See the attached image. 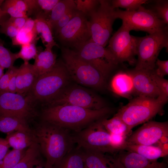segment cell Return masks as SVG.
Returning <instances> with one entry per match:
<instances>
[{"instance_id":"obj_1","label":"cell","mask_w":168,"mask_h":168,"mask_svg":"<svg viewBox=\"0 0 168 168\" xmlns=\"http://www.w3.org/2000/svg\"><path fill=\"white\" fill-rule=\"evenodd\" d=\"M114 112L113 109L108 106L91 110L72 105H58L44 109L42 118L44 121L74 133L96 121L108 119Z\"/></svg>"},{"instance_id":"obj_2","label":"cell","mask_w":168,"mask_h":168,"mask_svg":"<svg viewBox=\"0 0 168 168\" xmlns=\"http://www.w3.org/2000/svg\"><path fill=\"white\" fill-rule=\"evenodd\" d=\"M44 122L32 130L41 153L45 168H53L74 147L72 133L62 127Z\"/></svg>"},{"instance_id":"obj_3","label":"cell","mask_w":168,"mask_h":168,"mask_svg":"<svg viewBox=\"0 0 168 168\" xmlns=\"http://www.w3.org/2000/svg\"><path fill=\"white\" fill-rule=\"evenodd\" d=\"M61 52L63 62L70 78L81 85L96 90L104 88L106 78L74 50L63 47Z\"/></svg>"},{"instance_id":"obj_4","label":"cell","mask_w":168,"mask_h":168,"mask_svg":"<svg viewBox=\"0 0 168 168\" xmlns=\"http://www.w3.org/2000/svg\"><path fill=\"white\" fill-rule=\"evenodd\" d=\"M165 104L157 98L138 96L120 108L114 115L126 123L130 133L134 127L151 120L161 113Z\"/></svg>"},{"instance_id":"obj_5","label":"cell","mask_w":168,"mask_h":168,"mask_svg":"<svg viewBox=\"0 0 168 168\" xmlns=\"http://www.w3.org/2000/svg\"><path fill=\"white\" fill-rule=\"evenodd\" d=\"M70 78L63 62H56L50 71L37 77L31 89L32 95L47 103L68 84Z\"/></svg>"},{"instance_id":"obj_6","label":"cell","mask_w":168,"mask_h":168,"mask_svg":"<svg viewBox=\"0 0 168 168\" xmlns=\"http://www.w3.org/2000/svg\"><path fill=\"white\" fill-rule=\"evenodd\" d=\"M168 26L164 29L145 36L138 37L137 55L134 69L151 71L156 67L155 63L161 50L168 49Z\"/></svg>"},{"instance_id":"obj_7","label":"cell","mask_w":168,"mask_h":168,"mask_svg":"<svg viewBox=\"0 0 168 168\" xmlns=\"http://www.w3.org/2000/svg\"><path fill=\"white\" fill-rule=\"evenodd\" d=\"M47 103L49 106L69 105L91 110L107 107L104 100L97 94L77 85L68 84Z\"/></svg>"},{"instance_id":"obj_8","label":"cell","mask_w":168,"mask_h":168,"mask_svg":"<svg viewBox=\"0 0 168 168\" xmlns=\"http://www.w3.org/2000/svg\"><path fill=\"white\" fill-rule=\"evenodd\" d=\"M102 120L94 122L79 132L72 133L73 141L77 147L111 155L119 151L112 146L110 134L103 126Z\"/></svg>"},{"instance_id":"obj_9","label":"cell","mask_w":168,"mask_h":168,"mask_svg":"<svg viewBox=\"0 0 168 168\" xmlns=\"http://www.w3.org/2000/svg\"><path fill=\"white\" fill-rule=\"evenodd\" d=\"M97 8L89 16L91 39L105 47L108 44L113 31V25L116 19L114 9L110 0H99Z\"/></svg>"},{"instance_id":"obj_10","label":"cell","mask_w":168,"mask_h":168,"mask_svg":"<svg viewBox=\"0 0 168 168\" xmlns=\"http://www.w3.org/2000/svg\"><path fill=\"white\" fill-rule=\"evenodd\" d=\"M114 15L116 19H121L122 24L130 31H142L149 34L162 30L168 26L152 12L142 5L137 10L132 12L115 9Z\"/></svg>"},{"instance_id":"obj_11","label":"cell","mask_w":168,"mask_h":168,"mask_svg":"<svg viewBox=\"0 0 168 168\" xmlns=\"http://www.w3.org/2000/svg\"><path fill=\"white\" fill-rule=\"evenodd\" d=\"M74 50L106 78L119 64L106 48L96 43L91 38Z\"/></svg>"},{"instance_id":"obj_12","label":"cell","mask_w":168,"mask_h":168,"mask_svg":"<svg viewBox=\"0 0 168 168\" xmlns=\"http://www.w3.org/2000/svg\"><path fill=\"white\" fill-rule=\"evenodd\" d=\"M56 35L63 45L76 50L91 38L90 21L86 16L78 10Z\"/></svg>"},{"instance_id":"obj_13","label":"cell","mask_w":168,"mask_h":168,"mask_svg":"<svg viewBox=\"0 0 168 168\" xmlns=\"http://www.w3.org/2000/svg\"><path fill=\"white\" fill-rule=\"evenodd\" d=\"M130 31L122 24L110 38L106 49L119 64L127 62L133 65L137 62L138 37L130 35Z\"/></svg>"},{"instance_id":"obj_14","label":"cell","mask_w":168,"mask_h":168,"mask_svg":"<svg viewBox=\"0 0 168 168\" xmlns=\"http://www.w3.org/2000/svg\"><path fill=\"white\" fill-rule=\"evenodd\" d=\"M164 137H168V121L150 120L129 135L127 144L152 145Z\"/></svg>"},{"instance_id":"obj_15","label":"cell","mask_w":168,"mask_h":168,"mask_svg":"<svg viewBox=\"0 0 168 168\" xmlns=\"http://www.w3.org/2000/svg\"><path fill=\"white\" fill-rule=\"evenodd\" d=\"M30 99L17 93L0 91V116H12L26 120L33 112Z\"/></svg>"},{"instance_id":"obj_16","label":"cell","mask_w":168,"mask_h":168,"mask_svg":"<svg viewBox=\"0 0 168 168\" xmlns=\"http://www.w3.org/2000/svg\"><path fill=\"white\" fill-rule=\"evenodd\" d=\"M152 71L134 69L129 72L132 77L134 92L138 96L153 98L158 97L159 92L152 76Z\"/></svg>"},{"instance_id":"obj_17","label":"cell","mask_w":168,"mask_h":168,"mask_svg":"<svg viewBox=\"0 0 168 168\" xmlns=\"http://www.w3.org/2000/svg\"><path fill=\"white\" fill-rule=\"evenodd\" d=\"M113 155L123 168H168L165 161L149 160L137 153L124 150Z\"/></svg>"},{"instance_id":"obj_18","label":"cell","mask_w":168,"mask_h":168,"mask_svg":"<svg viewBox=\"0 0 168 168\" xmlns=\"http://www.w3.org/2000/svg\"><path fill=\"white\" fill-rule=\"evenodd\" d=\"M81 148L85 165L87 168H122L113 155Z\"/></svg>"},{"instance_id":"obj_19","label":"cell","mask_w":168,"mask_h":168,"mask_svg":"<svg viewBox=\"0 0 168 168\" xmlns=\"http://www.w3.org/2000/svg\"><path fill=\"white\" fill-rule=\"evenodd\" d=\"M110 87L114 93L127 98L134 93L132 77L129 72L116 74L111 80Z\"/></svg>"},{"instance_id":"obj_20","label":"cell","mask_w":168,"mask_h":168,"mask_svg":"<svg viewBox=\"0 0 168 168\" xmlns=\"http://www.w3.org/2000/svg\"><path fill=\"white\" fill-rule=\"evenodd\" d=\"M37 77L33 65L28 62H24L18 69L16 77V93L24 95L31 89Z\"/></svg>"},{"instance_id":"obj_21","label":"cell","mask_w":168,"mask_h":168,"mask_svg":"<svg viewBox=\"0 0 168 168\" xmlns=\"http://www.w3.org/2000/svg\"><path fill=\"white\" fill-rule=\"evenodd\" d=\"M48 15L43 12H40L35 19V32L40 35L42 42L45 49H52L54 46L58 45L54 41L52 30L48 22Z\"/></svg>"},{"instance_id":"obj_22","label":"cell","mask_w":168,"mask_h":168,"mask_svg":"<svg viewBox=\"0 0 168 168\" xmlns=\"http://www.w3.org/2000/svg\"><path fill=\"white\" fill-rule=\"evenodd\" d=\"M5 139L10 147L18 150L27 148L37 142L32 130L30 132L17 131L7 133Z\"/></svg>"},{"instance_id":"obj_23","label":"cell","mask_w":168,"mask_h":168,"mask_svg":"<svg viewBox=\"0 0 168 168\" xmlns=\"http://www.w3.org/2000/svg\"><path fill=\"white\" fill-rule=\"evenodd\" d=\"M124 150L135 152L152 161H157L158 159L168 155V151L159 145L128 144Z\"/></svg>"},{"instance_id":"obj_24","label":"cell","mask_w":168,"mask_h":168,"mask_svg":"<svg viewBox=\"0 0 168 168\" xmlns=\"http://www.w3.org/2000/svg\"><path fill=\"white\" fill-rule=\"evenodd\" d=\"M35 59L33 66L37 77L50 71L57 62L56 55L52 49H45L38 54Z\"/></svg>"},{"instance_id":"obj_25","label":"cell","mask_w":168,"mask_h":168,"mask_svg":"<svg viewBox=\"0 0 168 168\" xmlns=\"http://www.w3.org/2000/svg\"><path fill=\"white\" fill-rule=\"evenodd\" d=\"M39 146L36 142L26 149L25 154L20 161L13 168H33L38 166H45L41 157Z\"/></svg>"},{"instance_id":"obj_26","label":"cell","mask_w":168,"mask_h":168,"mask_svg":"<svg viewBox=\"0 0 168 168\" xmlns=\"http://www.w3.org/2000/svg\"><path fill=\"white\" fill-rule=\"evenodd\" d=\"M85 164L82 149L74 147L53 168H84Z\"/></svg>"},{"instance_id":"obj_27","label":"cell","mask_w":168,"mask_h":168,"mask_svg":"<svg viewBox=\"0 0 168 168\" xmlns=\"http://www.w3.org/2000/svg\"><path fill=\"white\" fill-rule=\"evenodd\" d=\"M17 131H31L25 120L12 116H0V132L7 134Z\"/></svg>"},{"instance_id":"obj_28","label":"cell","mask_w":168,"mask_h":168,"mask_svg":"<svg viewBox=\"0 0 168 168\" xmlns=\"http://www.w3.org/2000/svg\"><path fill=\"white\" fill-rule=\"evenodd\" d=\"M101 123L104 128L110 134H119L128 136L130 134L127 125L115 115L110 119H103Z\"/></svg>"},{"instance_id":"obj_29","label":"cell","mask_w":168,"mask_h":168,"mask_svg":"<svg viewBox=\"0 0 168 168\" xmlns=\"http://www.w3.org/2000/svg\"><path fill=\"white\" fill-rule=\"evenodd\" d=\"M76 5L74 0H59L53 8L48 19L52 30L55 25L69 9Z\"/></svg>"},{"instance_id":"obj_30","label":"cell","mask_w":168,"mask_h":168,"mask_svg":"<svg viewBox=\"0 0 168 168\" xmlns=\"http://www.w3.org/2000/svg\"><path fill=\"white\" fill-rule=\"evenodd\" d=\"M150 7L147 8L152 12L160 19L168 25V0H149Z\"/></svg>"},{"instance_id":"obj_31","label":"cell","mask_w":168,"mask_h":168,"mask_svg":"<svg viewBox=\"0 0 168 168\" xmlns=\"http://www.w3.org/2000/svg\"><path fill=\"white\" fill-rule=\"evenodd\" d=\"M26 149H13L8 152L0 162V168H13L23 157Z\"/></svg>"},{"instance_id":"obj_32","label":"cell","mask_w":168,"mask_h":168,"mask_svg":"<svg viewBox=\"0 0 168 168\" xmlns=\"http://www.w3.org/2000/svg\"><path fill=\"white\" fill-rule=\"evenodd\" d=\"M154 69L151 71V74L159 92V95L157 98L165 104L168 100V81L157 75Z\"/></svg>"},{"instance_id":"obj_33","label":"cell","mask_w":168,"mask_h":168,"mask_svg":"<svg viewBox=\"0 0 168 168\" xmlns=\"http://www.w3.org/2000/svg\"><path fill=\"white\" fill-rule=\"evenodd\" d=\"M112 7L114 9L124 8L126 11L132 12L137 10L144 4L147 3V0H110Z\"/></svg>"},{"instance_id":"obj_34","label":"cell","mask_w":168,"mask_h":168,"mask_svg":"<svg viewBox=\"0 0 168 168\" xmlns=\"http://www.w3.org/2000/svg\"><path fill=\"white\" fill-rule=\"evenodd\" d=\"M36 35L35 32L21 28L17 35L12 39V44L14 45L21 46L30 44L36 40Z\"/></svg>"},{"instance_id":"obj_35","label":"cell","mask_w":168,"mask_h":168,"mask_svg":"<svg viewBox=\"0 0 168 168\" xmlns=\"http://www.w3.org/2000/svg\"><path fill=\"white\" fill-rule=\"evenodd\" d=\"M16 59V54L11 52L0 42V66L4 69L9 68L13 66Z\"/></svg>"},{"instance_id":"obj_36","label":"cell","mask_w":168,"mask_h":168,"mask_svg":"<svg viewBox=\"0 0 168 168\" xmlns=\"http://www.w3.org/2000/svg\"><path fill=\"white\" fill-rule=\"evenodd\" d=\"M35 41L21 45L20 51L16 54L17 59L21 58L24 61V62H28L29 60L35 59L38 54Z\"/></svg>"},{"instance_id":"obj_37","label":"cell","mask_w":168,"mask_h":168,"mask_svg":"<svg viewBox=\"0 0 168 168\" xmlns=\"http://www.w3.org/2000/svg\"><path fill=\"white\" fill-rule=\"evenodd\" d=\"M74 2L77 10L87 16L95 10L99 4V0H76Z\"/></svg>"},{"instance_id":"obj_38","label":"cell","mask_w":168,"mask_h":168,"mask_svg":"<svg viewBox=\"0 0 168 168\" xmlns=\"http://www.w3.org/2000/svg\"><path fill=\"white\" fill-rule=\"evenodd\" d=\"M77 11L76 5L68 10L55 25L52 29V31L54 30L56 34L73 18Z\"/></svg>"},{"instance_id":"obj_39","label":"cell","mask_w":168,"mask_h":168,"mask_svg":"<svg viewBox=\"0 0 168 168\" xmlns=\"http://www.w3.org/2000/svg\"><path fill=\"white\" fill-rule=\"evenodd\" d=\"M110 134V141L112 147L118 151L124 150L127 145V139L128 136L119 134Z\"/></svg>"},{"instance_id":"obj_40","label":"cell","mask_w":168,"mask_h":168,"mask_svg":"<svg viewBox=\"0 0 168 168\" xmlns=\"http://www.w3.org/2000/svg\"><path fill=\"white\" fill-rule=\"evenodd\" d=\"M1 9L12 17H28L27 13L21 11L11 4L8 0H5L2 4Z\"/></svg>"},{"instance_id":"obj_41","label":"cell","mask_w":168,"mask_h":168,"mask_svg":"<svg viewBox=\"0 0 168 168\" xmlns=\"http://www.w3.org/2000/svg\"><path fill=\"white\" fill-rule=\"evenodd\" d=\"M59 0H35V6L34 10L40 9L44 13L47 15L50 13L54 7Z\"/></svg>"},{"instance_id":"obj_42","label":"cell","mask_w":168,"mask_h":168,"mask_svg":"<svg viewBox=\"0 0 168 168\" xmlns=\"http://www.w3.org/2000/svg\"><path fill=\"white\" fill-rule=\"evenodd\" d=\"M0 26V32L11 39L17 35L19 30L11 24L8 19L1 23Z\"/></svg>"},{"instance_id":"obj_43","label":"cell","mask_w":168,"mask_h":168,"mask_svg":"<svg viewBox=\"0 0 168 168\" xmlns=\"http://www.w3.org/2000/svg\"><path fill=\"white\" fill-rule=\"evenodd\" d=\"M155 66L157 67L154 69L156 74L158 76L164 77L168 74V60H161L158 58L155 63Z\"/></svg>"},{"instance_id":"obj_44","label":"cell","mask_w":168,"mask_h":168,"mask_svg":"<svg viewBox=\"0 0 168 168\" xmlns=\"http://www.w3.org/2000/svg\"><path fill=\"white\" fill-rule=\"evenodd\" d=\"M13 66L8 68L7 72L4 74L0 79V91H7L8 85L11 77L16 69Z\"/></svg>"},{"instance_id":"obj_45","label":"cell","mask_w":168,"mask_h":168,"mask_svg":"<svg viewBox=\"0 0 168 168\" xmlns=\"http://www.w3.org/2000/svg\"><path fill=\"white\" fill-rule=\"evenodd\" d=\"M9 2L19 10L27 12L29 7L26 0H8Z\"/></svg>"},{"instance_id":"obj_46","label":"cell","mask_w":168,"mask_h":168,"mask_svg":"<svg viewBox=\"0 0 168 168\" xmlns=\"http://www.w3.org/2000/svg\"><path fill=\"white\" fill-rule=\"evenodd\" d=\"M18 69L16 68L11 77L8 85V91L13 93H16V77Z\"/></svg>"},{"instance_id":"obj_47","label":"cell","mask_w":168,"mask_h":168,"mask_svg":"<svg viewBox=\"0 0 168 168\" xmlns=\"http://www.w3.org/2000/svg\"><path fill=\"white\" fill-rule=\"evenodd\" d=\"M28 18L10 17L8 20L14 26L20 30L23 27Z\"/></svg>"},{"instance_id":"obj_48","label":"cell","mask_w":168,"mask_h":168,"mask_svg":"<svg viewBox=\"0 0 168 168\" xmlns=\"http://www.w3.org/2000/svg\"><path fill=\"white\" fill-rule=\"evenodd\" d=\"M10 147L6 139L0 137V162L8 152Z\"/></svg>"},{"instance_id":"obj_49","label":"cell","mask_w":168,"mask_h":168,"mask_svg":"<svg viewBox=\"0 0 168 168\" xmlns=\"http://www.w3.org/2000/svg\"><path fill=\"white\" fill-rule=\"evenodd\" d=\"M22 28L30 31H34L36 32L35 20L28 17Z\"/></svg>"},{"instance_id":"obj_50","label":"cell","mask_w":168,"mask_h":168,"mask_svg":"<svg viewBox=\"0 0 168 168\" xmlns=\"http://www.w3.org/2000/svg\"><path fill=\"white\" fill-rule=\"evenodd\" d=\"M7 14L3 11L0 7V24L2 22L5 21V17Z\"/></svg>"},{"instance_id":"obj_51","label":"cell","mask_w":168,"mask_h":168,"mask_svg":"<svg viewBox=\"0 0 168 168\" xmlns=\"http://www.w3.org/2000/svg\"><path fill=\"white\" fill-rule=\"evenodd\" d=\"M3 68L0 66V79L4 74Z\"/></svg>"},{"instance_id":"obj_52","label":"cell","mask_w":168,"mask_h":168,"mask_svg":"<svg viewBox=\"0 0 168 168\" xmlns=\"http://www.w3.org/2000/svg\"><path fill=\"white\" fill-rule=\"evenodd\" d=\"M33 168H45V166H36L35 167Z\"/></svg>"},{"instance_id":"obj_53","label":"cell","mask_w":168,"mask_h":168,"mask_svg":"<svg viewBox=\"0 0 168 168\" xmlns=\"http://www.w3.org/2000/svg\"><path fill=\"white\" fill-rule=\"evenodd\" d=\"M0 42H2V41L1 40V39H0Z\"/></svg>"},{"instance_id":"obj_54","label":"cell","mask_w":168,"mask_h":168,"mask_svg":"<svg viewBox=\"0 0 168 168\" xmlns=\"http://www.w3.org/2000/svg\"><path fill=\"white\" fill-rule=\"evenodd\" d=\"M84 168H87L86 166L85 165Z\"/></svg>"}]
</instances>
